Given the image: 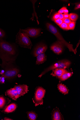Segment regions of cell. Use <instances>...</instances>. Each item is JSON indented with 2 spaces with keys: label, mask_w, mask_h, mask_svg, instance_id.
Masks as SVG:
<instances>
[{
  "label": "cell",
  "mask_w": 80,
  "mask_h": 120,
  "mask_svg": "<svg viewBox=\"0 0 80 120\" xmlns=\"http://www.w3.org/2000/svg\"><path fill=\"white\" fill-rule=\"evenodd\" d=\"M46 26L48 30L56 37L58 41L61 42L63 45L69 49L70 52H73L75 54L76 52L73 48L72 45L66 41L61 35L58 30L51 24L47 23Z\"/></svg>",
  "instance_id": "6da1fadb"
},
{
  "label": "cell",
  "mask_w": 80,
  "mask_h": 120,
  "mask_svg": "<svg viewBox=\"0 0 80 120\" xmlns=\"http://www.w3.org/2000/svg\"><path fill=\"white\" fill-rule=\"evenodd\" d=\"M16 41L21 47L31 49L32 46L29 37L20 30L16 36Z\"/></svg>",
  "instance_id": "7a4b0ae2"
},
{
  "label": "cell",
  "mask_w": 80,
  "mask_h": 120,
  "mask_svg": "<svg viewBox=\"0 0 80 120\" xmlns=\"http://www.w3.org/2000/svg\"><path fill=\"white\" fill-rule=\"evenodd\" d=\"M71 64V62L67 60H63L59 61L45 69L38 76V77L41 78L42 75L54 69L61 68L66 69L69 68Z\"/></svg>",
  "instance_id": "3957f363"
},
{
  "label": "cell",
  "mask_w": 80,
  "mask_h": 120,
  "mask_svg": "<svg viewBox=\"0 0 80 120\" xmlns=\"http://www.w3.org/2000/svg\"><path fill=\"white\" fill-rule=\"evenodd\" d=\"M16 51V48L13 45L3 39L0 40V53L13 56Z\"/></svg>",
  "instance_id": "277c9868"
},
{
  "label": "cell",
  "mask_w": 80,
  "mask_h": 120,
  "mask_svg": "<svg viewBox=\"0 0 80 120\" xmlns=\"http://www.w3.org/2000/svg\"><path fill=\"white\" fill-rule=\"evenodd\" d=\"M16 58L15 57L0 53V59L2 61V63L0 65L5 69L12 67Z\"/></svg>",
  "instance_id": "5b68a950"
},
{
  "label": "cell",
  "mask_w": 80,
  "mask_h": 120,
  "mask_svg": "<svg viewBox=\"0 0 80 120\" xmlns=\"http://www.w3.org/2000/svg\"><path fill=\"white\" fill-rule=\"evenodd\" d=\"M46 92L45 90L41 87H38L36 89L35 96L32 99L36 106L43 104V99Z\"/></svg>",
  "instance_id": "8992f818"
},
{
  "label": "cell",
  "mask_w": 80,
  "mask_h": 120,
  "mask_svg": "<svg viewBox=\"0 0 80 120\" xmlns=\"http://www.w3.org/2000/svg\"><path fill=\"white\" fill-rule=\"evenodd\" d=\"M19 30L24 33L29 37L35 38L40 35L41 29V28H28L25 30L20 29Z\"/></svg>",
  "instance_id": "52a82bcc"
},
{
  "label": "cell",
  "mask_w": 80,
  "mask_h": 120,
  "mask_svg": "<svg viewBox=\"0 0 80 120\" xmlns=\"http://www.w3.org/2000/svg\"><path fill=\"white\" fill-rule=\"evenodd\" d=\"M5 72L2 76L5 79H10L15 77L19 72V70L15 68L11 67L5 69Z\"/></svg>",
  "instance_id": "ba28073f"
},
{
  "label": "cell",
  "mask_w": 80,
  "mask_h": 120,
  "mask_svg": "<svg viewBox=\"0 0 80 120\" xmlns=\"http://www.w3.org/2000/svg\"><path fill=\"white\" fill-rule=\"evenodd\" d=\"M64 46L62 43L58 41L53 44L50 48L55 53L59 55L62 53Z\"/></svg>",
  "instance_id": "9c48e42d"
},
{
  "label": "cell",
  "mask_w": 80,
  "mask_h": 120,
  "mask_svg": "<svg viewBox=\"0 0 80 120\" xmlns=\"http://www.w3.org/2000/svg\"><path fill=\"white\" fill-rule=\"evenodd\" d=\"M47 48L46 45L43 43H40L34 49L33 52V55L34 57H36L40 54L44 53Z\"/></svg>",
  "instance_id": "30bf717a"
},
{
  "label": "cell",
  "mask_w": 80,
  "mask_h": 120,
  "mask_svg": "<svg viewBox=\"0 0 80 120\" xmlns=\"http://www.w3.org/2000/svg\"><path fill=\"white\" fill-rule=\"evenodd\" d=\"M17 90L18 95L19 97L23 96L27 93L29 90L28 86L25 84L15 86L14 87Z\"/></svg>",
  "instance_id": "8fae6325"
},
{
  "label": "cell",
  "mask_w": 80,
  "mask_h": 120,
  "mask_svg": "<svg viewBox=\"0 0 80 120\" xmlns=\"http://www.w3.org/2000/svg\"><path fill=\"white\" fill-rule=\"evenodd\" d=\"M52 119L53 120H64L63 117L58 108L56 107L53 110L52 113Z\"/></svg>",
  "instance_id": "7c38bea8"
},
{
  "label": "cell",
  "mask_w": 80,
  "mask_h": 120,
  "mask_svg": "<svg viewBox=\"0 0 80 120\" xmlns=\"http://www.w3.org/2000/svg\"><path fill=\"white\" fill-rule=\"evenodd\" d=\"M6 94L11 98L15 101L19 97L17 90L14 88L8 90Z\"/></svg>",
  "instance_id": "4fadbf2b"
},
{
  "label": "cell",
  "mask_w": 80,
  "mask_h": 120,
  "mask_svg": "<svg viewBox=\"0 0 80 120\" xmlns=\"http://www.w3.org/2000/svg\"><path fill=\"white\" fill-rule=\"evenodd\" d=\"M51 75L53 77L59 78L67 70L64 68L56 69L53 70Z\"/></svg>",
  "instance_id": "5bb4252c"
},
{
  "label": "cell",
  "mask_w": 80,
  "mask_h": 120,
  "mask_svg": "<svg viewBox=\"0 0 80 120\" xmlns=\"http://www.w3.org/2000/svg\"><path fill=\"white\" fill-rule=\"evenodd\" d=\"M36 64L39 65L42 64L47 60V56L44 53L39 54L37 56Z\"/></svg>",
  "instance_id": "9a60e30c"
},
{
  "label": "cell",
  "mask_w": 80,
  "mask_h": 120,
  "mask_svg": "<svg viewBox=\"0 0 80 120\" xmlns=\"http://www.w3.org/2000/svg\"><path fill=\"white\" fill-rule=\"evenodd\" d=\"M17 105L15 103H12L9 105L5 109L4 112L7 113L12 112L16 109Z\"/></svg>",
  "instance_id": "2e32d148"
},
{
  "label": "cell",
  "mask_w": 80,
  "mask_h": 120,
  "mask_svg": "<svg viewBox=\"0 0 80 120\" xmlns=\"http://www.w3.org/2000/svg\"><path fill=\"white\" fill-rule=\"evenodd\" d=\"M58 88L59 91L64 95L68 93L69 90L65 85L62 83H59L58 85Z\"/></svg>",
  "instance_id": "e0dca14e"
},
{
  "label": "cell",
  "mask_w": 80,
  "mask_h": 120,
  "mask_svg": "<svg viewBox=\"0 0 80 120\" xmlns=\"http://www.w3.org/2000/svg\"><path fill=\"white\" fill-rule=\"evenodd\" d=\"M73 74V72L67 71L58 79L61 81H64L70 78Z\"/></svg>",
  "instance_id": "ac0fdd59"
},
{
  "label": "cell",
  "mask_w": 80,
  "mask_h": 120,
  "mask_svg": "<svg viewBox=\"0 0 80 120\" xmlns=\"http://www.w3.org/2000/svg\"><path fill=\"white\" fill-rule=\"evenodd\" d=\"M28 119L30 120H36L38 115L35 112H27Z\"/></svg>",
  "instance_id": "d6986e66"
},
{
  "label": "cell",
  "mask_w": 80,
  "mask_h": 120,
  "mask_svg": "<svg viewBox=\"0 0 80 120\" xmlns=\"http://www.w3.org/2000/svg\"><path fill=\"white\" fill-rule=\"evenodd\" d=\"M6 102V100L4 97H0V109L2 108L4 106Z\"/></svg>",
  "instance_id": "ffe728a7"
},
{
  "label": "cell",
  "mask_w": 80,
  "mask_h": 120,
  "mask_svg": "<svg viewBox=\"0 0 80 120\" xmlns=\"http://www.w3.org/2000/svg\"><path fill=\"white\" fill-rule=\"evenodd\" d=\"M78 18V15L74 13H71L69 15V18L70 19L74 22L76 21Z\"/></svg>",
  "instance_id": "44dd1931"
},
{
  "label": "cell",
  "mask_w": 80,
  "mask_h": 120,
  "mask_svg": "<svg viewBox=\"0 0 80 120\" xmlns=\"http://www.w3.org/2000/svg\"><path fill=\"white\" fill-rule=\"evenodd\" d=\"M76 24L75 22H71L69 24H68L69 30H74L75 28Z\"/></svg>",
  "instance_id": "7402d4cb"
},
{
  "label": "cell",
  "mask_w": 80,
  "mask_h": 120,
  "mask_svg": "<svg viewBox=\"0 0 80 120\" xmlns=\"http://www.w3.org/2000/svg\"><path fill=\"white\" fill-rule=\"evenodd\" d=\"M60 26L63 30H69L68 24L64 22H63Z\"/></svg>",
  "instance_id": "603a6c76"
},
{
  "label": "cell",
  "mask_w": 80,
  "mask_h": 120,
  "mask_svg": "<svg viewBox=\"0 0 80 120\" xmlns=\"http://www.w3.org/2000/svg\"><path fill=\"white\" fill-rule=\"evenodd\" d=\"M5 36V33L4 31L0 28V40L3 39Z\"/></svg>",
  "instance_id": "cb8c5ba5"
},
{
  "label": "cell",
  "mask_w": 80,
  "mask_h": 120,
  "mask_svg": "<svg viewBox=\"0 0 80 120\" xmlns=\"http://www.w3.org/2000/svg\"><path fill=\"white\" fill-rule=\"evenodd\" d=\"M58 25L60 26L63 22V20L58 18L54 21Z\"/></svg>",
  "instance_id": "d4e9b609"
},
{
  "label": "cell",
  "mask_w": 80,
  "mask_h": 120,
  "mask_svg": "<svg viewBox=\"0 0 80 120\" xmlns=\"http://www.w3.org/2000/svg\"><path fill=\"white\" fill-rule=\"evenodd\" d=\"M59 13H57L55 14L52 18V19L53 21H54L57 19L59 18Z\"/></svg>",
  "instance_id": "484cf974"
},
{
  "label": "cell",
  "mask_w": 80,
  "mask_h": 120,
  "mask_svg": "<svg viewBox=\"0 0 80 120\" xmlns=\"http://www.w3.org/2000/svg\"><path fill=\"white\" fill-rule=\"evenodd\" d=\"M63 20V22L67 24H69L71 22V20L69 18L64 19Z\"/></svg>",
  "instance_id": "4316f807"
},
{
  "label": "cell",
  "mask_w": 80,
  "mask_h": 120,
  "mask_svg": "<svg viewBox=\"0 0 80 120\" xmlns=\"http://www.w3.org/2000/svg\"><path fill=\"white\" fill-rule=\"evenodd\" d=\"M5 78L3 76H2L0 77V82L3 84L5 83Z\"/></svg>",
  "instance_id": "83f0119b"
},
{
  "label": "cell",
  "mask_w": 80,
  "mask_h": 120,
  "mask_svg": "<svg viewBox=\"0 0 80 120\" xmlns=\"http://www.w3.org/2000/svg\"><path fill=\"white\" fill-rule=\"evenodd\" d=\"M75 4L76 5L75 10H77L80 8V3H76Z\"/></svg>",
  "instance_id": "f1b7e54d"
},
{
  "label": "cell",
  "mask_w": 80,
  "mask_h": 120,
  "mask_svg": "<svg viewBox=\"0 0 80 120\" xmlns=\"http://www.w3.org/2000/svg\"><path fill=\"white\" fill-rule=\"evenodd\" d=\"M65 7H64L58 11V13L59 14H62L64 13V10Z\"/></svg>",
  "instance_id": "f546056e"
},
{
  "label": "cell",
  "mask_w": 80,
  "mask_h": 120,
  "mask_svg": "<svg viewBox=\"0 0 80 120\" xmlns=\"http://www.w3.org/2000/svg\"><path fill=\"white\" fill-rule=\"evenodd\" d=\"M59 14V18L63 20L64 19V17L63 14Z\"/></svg>",
  "instance_id": "4dcf8cb0"
},
{
  "label": "cell",
  "mask_w": 80,
  "mask_h": 120,
  "mask_svg": "<svg viewBox=\"0 0 80 120\" xmlns=\"http://www.w3.org/2000/svg\"><path fill=\"white\" fill-rule=\"evenodd\" d=\"M64 19L69 18V15L68 14H63Z\"/></svg>",
  "instance_id": "1f68e13d"
},
{
  "label": "cell",
  "mask_w": 80,
  "mask_h": 120,
  "mask_svg": "<svg viewBox=\"0 0 80 120\" xmlns=\"http://www.w3.org/2000/svg\"><path fill=\"white\" fill-rule=\"evenodd\" d=\"M68 10L67 9V8L65 7L64 10V14H67L68 13Z\"/></svg>",
  "instance_id": "d6a6232c"
},
{
  "label": "cell",
  "mask_w": 80,
  "mask_h": 120,
  "mask_svg": "<svg viewBox=\"0 0 80 120\" xmlns=\"http://www.w3.org/2000/svg\"><path fill=\"white\" fill-rule=\"evenodd\" d=\"M5 72V70H2L0 72V74L2 75L4 74Z\"/></svg>",
  "instance_id": "836d02e7"
},
{
  "label": "cell",
  "mask_w": 80,
  "mask_h": 120,
  "mask_svg": "<svg viewBox=\"0 0 80 120\" xmlns=\"http://www.w3.org/2000/svg\"><path fill=\"white\" fill-rule=\"evenodd\" d=\"M4 120H12V119H10L9 118H8L7 117H5L4 118Z\"/></svg>",
  "instance_id": "e575fe53"
}]
</instances>
